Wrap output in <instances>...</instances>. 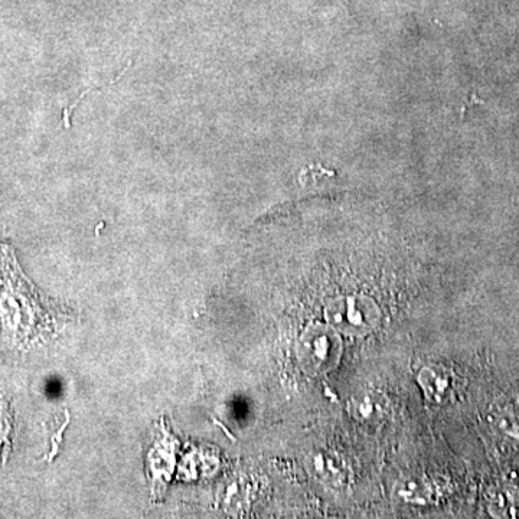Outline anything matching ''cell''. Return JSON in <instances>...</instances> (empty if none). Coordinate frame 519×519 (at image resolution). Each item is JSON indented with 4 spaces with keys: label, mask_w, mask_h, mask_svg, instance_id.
Returning <instances> with one entry per match:
<instances>
[{
    "label": "cell",
    "mask_w": 519,
    "mask_h": 519,
    "mask_svg": "<svg viewBox=\"0 0 519 519\" xmlns=\"http://www.w3.org/2000/svg\"><path fill=\"white\" fill-rule=\"evenodd\" d=\"M73 319V309L39 292L22 273L12 247L0 243V322L6 342L28 348Z\"/></svg>",
    "instance_id": "cell-1"
},
{
    "label": "cell",
    "mask_w": 519,
    "mask_h": 519,
    "mask_svg": "<svg viewBox=\"0 0 519 519\" xmlns=\"http://www.w3.org/2000/svg\"><path fill=\"white\" fill-rule=\"evenodd\" d=\"M332 326L348 334H365L378 321V310L362 296L339 297L326 310Z\"/></svg>",
    "instance_id": "cell-2"
},
{
    "label": "cell",
    "mask_w": 519,
    "mask_h": 519,
    "mask_svg": "<svg viewBox=\"0 0 519 519\" xmlns=\"http://www.w3.org/2000/svg\"><path fill=\"white\" fill-rule=\"evenodd\" d=\"M443 367H429L421 372L419 381L424 393L436 403H445L452 391V377Z\"/></svg>",
    "instance_id": "cell-4"
},
{
    "label": "cell",
    "mask_w": 519,
    "mask_h": 519,
    "mask_svg": "<svg viewBox=\"0 0 519 519\" xmlns=\"http://www.w3.org/2000/svg\"><path fill=\"white\" fill-rule=\"evenodd\" d=\"M336 338L326 329H312L305 338L306 358L312 367L326 370L334 364L336 355Z\"/></svg>",
    "instance_id": "cell-3"
},
{
    "label": "cell",
    "mask_w": 519,
    "mask_h": 519,
    "mask_svg": "<svg viewBox=\"0 0 519 519\" xmlns=\"http://www.w3.org/2000/svg\"><path fill=\"white\" fill-rule=\"evenodd\" d=\"M338 468L335 459L326 453L313 456V472L319 473L325 481L335 482V479H339Z\"/></svg>",
    "instance_id": "cell-5"
}]
</instances>
